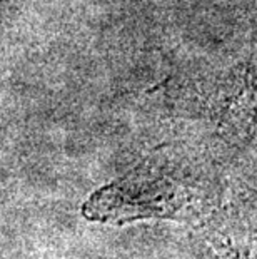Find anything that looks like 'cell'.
<instances>
[{
    "label": "cell",
    "mask_w": 257,
    "mask_h": 259,
    "mask_svg": "<svg viewBox=\"0 0 257 259\" xmlns=\"http://www.w3.org/2000/svg\"><path fill=\"white\" fill-rule=\"evenodd\" d=\"M180 207L177 191L166 178L154 174H129L102 187L84 206L90 221L127 224L137 219L172 218Z\"/></svg>",
    "instance_id": "1"
}]
</instances>
